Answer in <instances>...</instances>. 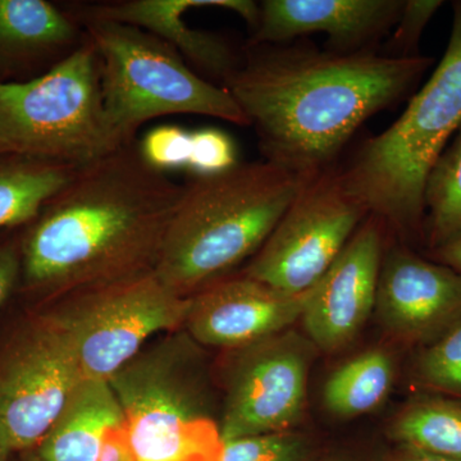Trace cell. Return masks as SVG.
Listing matches in <instances>:
<instances>
[{"label":"cell","mask_w":461,"mask_h":461,"mask_svg":"<svg viewBox=\"0 0 461 461\" xmlns=\"http://www.w3.org/2000/svg\"><path fill=\"white\" fill-rule=\"evenodd\" d=\"M402 0H266L248 47L281 45L323 32L339 53L368 50V45L395 27Z\"/></svg>","instance_id":"2e32d148"},{"label":"cell","mask_w":461,"mask_h":461,"mask_svg":"<svg viewBox=\"0 0 461 461\" xmlns=\"http://www.w3.org/2000/svg\"><path fill=\"white\" fill-rule=\"evenodd\" d=\"M63 8L75 18L103 20L138 27L178 51L187 65L204 74L206 80L224 81L238 68L242 57L221 36L193 29L185 14L195 8H222L235 12L254 29L259 5L249 0H118L102 3H68Z\"/></svg>","instance_id":"9a60e30c"},{"label":"cell","mask_w":461,"mask_h":461,"mask_svg":"<svg viewBox=\"0 0 461 461\" xmlns=\"http://www.w3.org/2000/svg\"><path fill=\"white\" fill-rule=\"evenodd\" d=\"M436 262L450 267L453 271L461 276V239L447 247L433 251Z\"/></svg>","instance_id":"f546056e"},{"label":"cell","mask_w":461,"mask_h":461,"mask_svg":"<svg viewBox=\"0 0 461 461\" xmlns=\"http://www.w3.org/2000/svg\"><path fill=\"white\" fill-rule=\"evenodd\" d=\"M180 344L140 353L109 379L138 461H222L220 424Z\"/></svg>","instance_id":"52a82bcc"},{"label":"cell","mask_w":461,"mask_h":461,"mask_svg":"<svg viewBox=\"0 0 461 461\" xmlns=\"http://www.w3.org/2000/svg\"><path fill=\"white\" fill-rule=\"evenodd\" d=\"M96 461H138L126 420L105 430Z\"/></svg>","instance_id":"83f0119b"},{"label":"cell","mask_w":461,"mask_h":461,"mask_svg":"<svg viewBox=\"0 0 461 461\" xmlns=\"http://www.w3.org/2000/svg\"><path fill=\"white\" fill-rule=\"evenodd\" d=\"M308 295L285 293L242 273L189 296L184 326L200 344L240 350L302 320Z\"/></svg>","instance_id":"5bb4252c"},{"label":"cell","mask_w":461,"mask_h":461,"mask_svg":"<svg viewBox=\"0 0 461 461\" xmlns=\"http://www.w3.org/2000/svg\"><path fill=\"white\" fill-rule=\"evenodd\" d=\"M84 377L58 315L39 318L0 353V435L12 451L44 438Z\"/></svg>","instance_id":"30bf717a"},{"label":"cell","mask_w":461,"mask_h":461,"mask_svg":"<svg viewBox=\"0 0 461 461\" xmlns=\"http://www.w3.org/2000/svg\"><path fill=\"white\" fill-rule=\"evenodd\" d=\"M182 193L144 162L138 141L78 167L23 240L26 286L74 291L154 271Z\"/></svg>","instance_id":"7a4b0ae2"},{"label":"cell","mask_w":461,"mask_h":461,"mask_svg":"<svg viewBox=\"0 0 461 461\" xmlns=\"http://www.w3.org/2000/svg\"><path fill=\"white\" fill-rule=\"evenodd\" d=\"M461 126V0L441 62L399 118L339 168L346 191L368 215L403 238L423 236L429 173Z\"/></svg>","instance_id":"277c9868"},{"label":"cell","mask_w":461,"mask_h":461,"mask_svg":"<svg viewBox=\"0 0 461 461\" xmlns=\"http://www.w3.org/2000/svg\"><path fill=\"white\" fill-rule=\"evenodd\" d=\"M395 378L391 355L373 348L348 360L326 382L324 405L338 417L372 411L386 399Z\"/></svg>","instance_id":"44dd1931"},{"label":"cell","mask_w":461,"mask_h":461,"mask_svg":"<svg viewBox=\"0 0 461 461\" xmlns=\"http://www.w3.org/2000/svg\"><path fill=\"white\" fill-rule=\"evenodd\" d=\"M122 423L109 381L83 379L32 453L41 461H96L105 430Z\"/></svg>","instance_id":"e0dca14e"},{"label":"cell","mask_w":461,"mask_h":461,"mask_svg":"<svg viewBox=\"0 0 461 461\" xmlns=\"http://www.w3.org/2000/svg\"><path fill=\"white\" fill-rule=\"evenodd\" d=\"M375 311L396 341L424 348L461 321V276L408 249H393L382 260Z\"/></svg>","instance_id":"4fadbf2b"},{"label":"cell","mask_w":461,"mask_h":461,"mask_svg":"<svg viewBox=\"0 0 461 461\" xmlns=\"http://www.w3.org/2000/svg\"><path fill=\"white\" fill-rule=\"evenodd\" d=\"M12 453L14 451H12L11 446L5 441V437L0 435V461H9Z\"/></svg>","instance_id":"1f68e13d"},{"label":"cell","mask_w":461,"mask_h":461,"mask_svg":"<svg viewBox=\"0 0 461 461\" xmlns=\"http://www.w3.org/2000/svg\"><path fill=\"white\" fill-rule=\"evenodd\" d=\"M442 5L444 3L439 0H408L403 3L402 14L393 27V38L388 41L391 51L388 56L417 57L421 33Z\"/></svg>","instance_id":"4316f807"},{"label":"cell","mask_w":461,"mask_h":461,"mask_svg":"<svg viewBox=\"0 0 461 461\" xmlns=\"http://www.w3.org/2000/svg\"><path fill=\"white\" fill-rule=\"evenodd\" d=\"M412 379L421 390L461 400V321L421 348L412 366Z\"/></svg>","instance_id":"603a6c76"},{"label":"cell","mask_w":461,"mask_h":461,"mask_svg":"<svg viewBox=\"0 0 461 461\" xmlns=\"http://www.w3.org/2000/svg\"><path fill=\"white\" fill-rule=\"evenodd\" d=\"M23 271L21 249L14 244H0V306L11 295Z\"/></svg>","instance_id":"f1b7e54d"},{"label":"cell","mask_w":461,"mask_h":461,"mask_svg":"<svg viewBox=\"0 0 461 461\" xmlns=\"http://www.w3.org/2000/svg\"><path fill=\"white\" fill-rule=\"evenodd\" d=\"M190 131L177 124H162L145 133L139 151L149 167L160 173L186 171L190 156Z\"/></svg>","instance_id":"d4e9b609"},{"label":"cell","mask_w":461,"mask_h":461,"mask_svg":"<svg viewBox=\"0 0 461 461\" xmlns=\"http://www.w3.org/2000/svg\"><path fill=\"white\" fill-rule=\"evenodd\" d=\"M120 147L105 114L98 53L87 35L39 77L0 83V154L81 167Z\"/></svg>","instance_id":"8992f818"},{"label":"cell","mask_w":461,"mask_h":461,"mask_svg":"<svg viewBox=\"0 0 461 461\" xmlns=\"http://www.w3.org/2000/svg\"><path fill=\"white\" fill-rule=\"evenodd\" d=\"M309 446L294 430L223 441L222 461H306Z\"/></svg>","instance_id":"cb8c5ba5"},{"label":"cell","mask_w":461,"mask_h":461,"mask_svg":"<svg viewBox=\"0 0 461 461\" xmlns=\"http://www.w3.org/2000/svg\"><path fill=\"white\" fill-rule=\"evenodd\" d=\"M77 23L98 53L105 114L118 144L136 141L142 124L165 115H206L250 127L229 91L194 71L157 36L112 21Z\"/></svg>","instance_id":"5b68a950"},{"label":"cell","mask_w":461,"mask_h":461,"mask_svg":"<svg viewBox=\"0 0 461 461\" xmlns=\"http://www.w3.org/2000/svg\"><path fill=\"white\" fill-rule=\"evenodd\" d=\"M239 165L235 142L221 130L205 127L190 133V176H211Z\"/></svg>","instance_id":"484cf974"},{"label":"cell","mask_w":461,"mask_h":461,"mask_svg":"<svg viewBox=\"0 0 461 461\" xmlns=\"http://www.w3.org/2000/svg\"><path fill=\"white\" fill-rule=\"evenodd\" d=\"M77 168L0 154V229L32 222Z\"/></svg>","instance_id":"d6986e66"},{"label":"cell","mask_w":461,"mask_h":461,"mask_svg":"<svg viewBox=\"0 0 461 461\" xmlns=\"http://www.w3.org/2000/svg\"><path fill=\"white\" fill-rule=\"evenodd\" d=\"M311 345L285 330L238 350L221 420L223 441L293 430L304 414Z\"/></svg>","instance_id":"8fae6325"},{"label":"cell","mask_w":461,"mask_h":461,"mask_svg":"<svg viewBox=\"0 0 461 461\" xmlns=\"http://www.w3.org/2000/svg\"><path fill=\"white\" fill-rule=\"evenodd\" d=\"M391 432L403 448L461 461V400L418 397L397 414Z\"/></svg>","instance_id":"ffe728a7"},{"label":"cell","mask_w":461,"mask_h":461,"mask_svg":"<svg viewBox=\"0 0 461 461\" xmlns=\"http://www.w3.org/2000/svg\"><path fill=\"white\" fill-rule=\"evenodd\" d=\"M305 180L266 159L190 176L154 272L185 297L223 280L256 256Z\"/></svg>","instance_id":"3957f363"},{"label":"cell","mask_w":461,"mask_h":461,"mask_svg":"<svg viewBox=\"0 0 461 461\" xmlns=\"http://www.w3.org/2000/svg\"><path fill=\"white\" fill-rule=\"evenodd\" d=\"M59 314L84 379L109 381L151 336L184 326L189 296L166 286L154 271L81 288Z\"/></svg>","instance_id":"ba28073f"},{"label":"cell","mask_w":461,"mask_h":461,"mask_svg":"<svg viewBox=\"0 0 461 461\" xmlns=\"http://www.w3.org/2000/svg\"><path fill=\"white\" fill-rule=\"evenodd\" d=\"M384 229L381 221L368 215L308 290L300 321L309 341L324 353H335L350 344L375 311Z\"/></svg>","instance_id":"7c38bea8"},{"label":"cell","mask_w":461,"mask_h":461,"mask_svg":"<svg viewBox=\"0 0 461 461\" xmlns=\"http://www.w3.org/2000/svg\"><path fill=\"white\" fill-rule=\"evenodd\" d=\"M86 41L84 27L65 8L45 0H0V58L63 60Z\"/></svg>","instance_id":"ac0fdd59"},{"label":"cell","mask_w":461,"mask_h":461,"mask_svg":"<svg viewBox=\"0 0 461 461\" xmlns=\"http://www.w3.org/2000/svg\"><path fill=\"white\" fill-rule=\"evenodd\" d=\"M429 57L247 47L223 87L256 130L268 162L309 178L335 166L354 133L396 104L432 65Z\"/></svg>","instance_id":"6da1fadb"},{"label":"cell","mask_w":461,"mask_h":461,"mask_svg":"<svg viewBox=\"0 0 461 461\" xmlns=\"http://www.w3.org/2000/svg\"><path fill=\"white\" fill-rule=\"evenodd\" d=\"M26 461H41L38 459V457H36V455L35 454H32L30 455L29 457H27Z\"/></svg>","instance_id":"d6a6232c"},{"label":"cell","mask_w":461,"mask_h":461,"mask_svg":"<svg viewBox=\"0 0 461 461\" xmlns=\"http://www.w3.org/2000/svg\"><path fill=\"white\" fill-rule=\"evenodd\" d=\"M423 202V236L430 250L460 240L461 126L430 169Z\"/></svg>","instance_id":"7402d4cb"},{"label":"cell","mask_w":461,"mask_h":461,"mask_svg":"<svg viewBox=\"0 0 461 461\" xmlns=\"http://www.w3.org/2000/svg\"><path fill=\"white\" fill-rule=\"evenodd\" d=\"M393 461H459L446 459V457L435 456V455L420 453V451L411 450V448H403L402 453L397 455Z\"/></svg>","instance_id":"4dcf8cb0"},{"label":"cell","mask_w":461,"mask_h":461,"mask_svg":"<svg viewBox=\"0 0 461 461\" xmlns=\"http://www.w3.org/2000/svg\"><path fill=\"white\" fill-rule=\"evenodd\" d=\"M368 217L346 191L339 168L306 178L244 275L288 294L317 284Z\"/></svg>","instance_id":"9c48e42d"}]
</instances>
